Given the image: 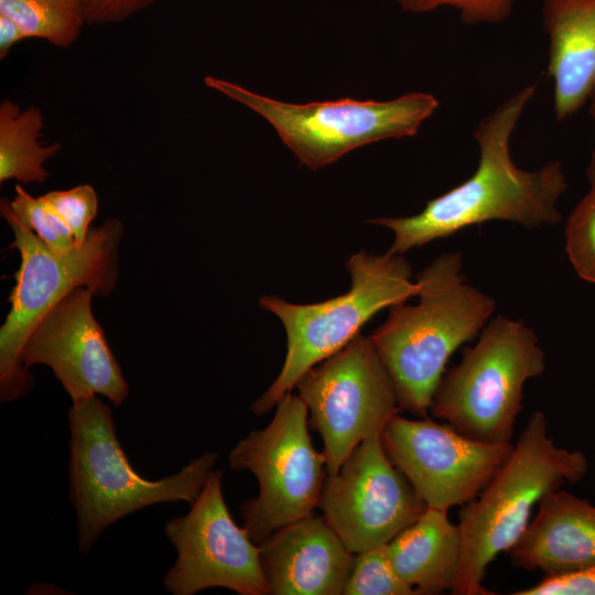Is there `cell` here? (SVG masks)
I'll return each instance as SVG.
<instances>
[{
    "mask_svg": "<svg viewBox=\"0 0 595 595\" xmlns=\"http://www.w3.org/2000/svg\"><path fill=\"white\" fill-rule=\"evenodd\" d=\"M565 248L578 277L595 283V191L592 188L567 219Z\"/></svg>",
    "mask_w": 595,
    "mask_h": 595,
    "instance_id": "22",
    "label": "cell"
},
{
    "mask_svg": "<svg viewBox=\"0 0 595 595\" xmlns=\"http://www.w3.org/2000/svg\"><path fill=\"white\" fill-rule=\"evenodd\" d=\"M548 75L558 121L574 116L595 89V0H542Z\"/></svg>",
    "mask_w": 595,
    "mask_h": 595,
    "instance_id": "17",
    "label": "cell"
},
{
    "mask_svg": "<svg viewBox=\"0 0 595 595\" xmlns=\"http://www.w3.org/2000/svg\"><path fill=\"white\" fill-rule=\"evenodd\" d=\"M545 370V354L522 322L494 318L443 375L430 413L484 443H512L523 386Z\"/></svg>",
    "mask_w": 595,
    "mask_h": 595,
    "instance_id": "7",
    "label": "cell"
},
{
    "mask_svg": "<svg viewBox=\"0 0 595 595\" xmlns=\"http://www.w3.org/2000/svg\"><path fill=\"white\" fill-rule=\"evenodd\" d=\"M10 204L15 215L52 250L66 252L77 246L73 232L61 218L21 185H15V196Z\"/></svg>",
    "mask_w": 595,
    "mask_h": 595,
    "instance_id": "23",
    "label": "cell"
},
{
    "mask_svg": "<svg viewBox=\"0 0 595 595\" xmlns=\"http://www.w3.org/2000/svg\"><path fill=\"white\" fill-rule=\"evenodd\" d=\"M0 212L14 236L9 248H15L21 257L8 299L11 309L0 328V400L9 402L33 388V376L23 366L21 354L40 320L77 286H86L97 296L113 290L123 226L118 218H108L89 229L82 245L56 252L15 215L9 199H1Z\"/></svg>",
    "mask_w": 595,
    "mask_h": 595,
    "instance_id": "5",
    "label": "cell"
},
{
    "mask_svg": "<svg viewBox=\"0 0 595 595\" xmlns=\"http://www.w3.org/2000/svg\"><path fill=\"white\" fill-rule=\"evenodd\" d=\"M318 507L354 554L389 543L428 508L388 457L381 434L364 440L326 477Z\"/></svg>",
    "mask_w": 595,
    "mask_h": 595,
    "instance_id": "13",
    "label": "cell"
},
{
    "mask_svg": "<svg viewBox=\"0 0 595 595\" xmlns=\"http://www.w3.org/2000/svg\"><path fill=\"white\" fill-rule=\"evenodd\" d=\"M387 552L397 574L418 594L454 589L462 537L447 511L428 507L416 521L387 543Z\"/></svg>",
    "mask_w": 595,
    "mask_h": 595,
    "instance_id": "18",
    "label": "cell"
},
{
    "mask_svg": "<svg viewBox=\"0 0 595 595\" xmlns=\"http://www.w3.org/2000/svg\"><path fill=\"white\" fill-rule=\"evenodd\" d=\"M275 407L271 422L239 441L228 458L231 469L251 472L259 484L258 496L239 508L242 527L257 545L312 515L327 477L325 455L309 434L304 401L290 391Z\"/></svg>",
    "mask_w": 595,
    "mask_h": 595,
    "instance_id": "9",
    "label": "cell"
},
{
    "mask_svg": "<svg viewBox=\"0 0 595 595\" xmlns=\"http://www.w3.org/2000/svg\"><path fill=\"white\" fill-rule=\"evenodd\" d=\"M221 470L213 469L190 511L169 519L164 533L177 558L163 577L172 595L225 587L239 595H268L260 547L232 520L221 489Z\"/></svg>",
    "mask_w": 595,
    "mask_h": 595,
    "instance_id": "11",
    "label": "cell"
},
{
    "mask_svg": "<svg viewBox=\"0 0 595 595\" xmlns=\"http://www.w3.org/2000/svg\"><path fill=\"white\" fill-rule=\"evenodd\" d=\"M383 448L430 508L448 511L472 501L495 477L513 443L473 440L428 416H392L381 432Z\"/></svg>",
    "mask_w": 595,
    "mask_h": 595,
    "instance_id": "12",
    "label": "cell"
},
{
    "mask_svg": "<svg viewBox=\"0 0 595 595\" xmlns=\"http://www.w3.org/2000/svg\"><path fill=\"white\" fill-rule=\"evenodd\" d=\"M259 547L271 595L344 594L355 554L324 516L291 522Z\"/></svg>",
    "mask_w": 595,
    "mask_h": 595,
    "instance_id": "15",
    "label": "cell"
},
{
    "mask_svg": "<svg viewBox=\"0 0 595 595\" xmlns=\"http://www.w3.org/2000/svg\"><path fill=\"white\" fill-rule=\"evenodd\" d=\"M416 282L419 303L391 305L387 320L369 337L401 410L425 418L450 357L484 327L495 301L463 282L458 252L441 255Z\"/></svg>",
    "mask_w": 595,
    "mask_h": 595,
    "instance_id": "2",
    "label": "cell"
},
{
    "mask_svg": "<svg viewBox=\"0 0 595 595\" xmlns=\"http://www.w3.org/2000/svg\"><path fill=\"white\" fill-rule=\"evenodd\" d=\"M29 39L10 18L0 14V58H4L15 43Z\"/></svg>",
    "mask_w": 595,
    "mask_h": 595,
    "instance_id": "28",
    "label": "cell"
},
{
    "mask_svg": "<svg viewBox=\"0 0 595 595\" xmlns=\"http://www.w3.org/2000/svg\"><path fill=\"white\" fill-rule=\"evenodd\" d=\"M536 85L520 89L486 118L474 131L479 147V162L474 174L428 202L416 215L372 218L369 224L393 231L388 252L408 250L448 237L472 225L506 220L526 228L561 220L558 201L567 184L559 162H548L539 170L516 166L510 155V139Z\"/></svg>",
    "mask_w": 595,
    "mask_h": 595,
    "instance_id": "1",
    "label": "cell"
},
{
    "mask_svg": "<svg viewBox=\"0 0 595 595\" xmlns=\"http://www.w3.org/2000/svg\"><path fill=\"white\" fill-rule=\"evenodd\" d=\"M512 566L555 574L595 566V506L566 490L543 497L505 553Z\"/></svg>",
    "mask_w": 595,
    "mask_h": 595,
    "instance_id": "16",
    "label": "cell"
},
{
    "mask_svg": "<svg viewBox=\"0 0 595 595\" xmlns=\"http://www.w3.org/2000/svg\"><path fill=\"white\" fill-rule=\"evenodd\" d=\"M405 12L425 13L450 7L465 24L500 23L512 13L516 0H396Z\"/></svg>",
    "mask_w": 595,
    "mask_h": 595,
    "instance_id": "25",
    "label": "cell"
},
{
    "mask_svg": "<svg viewBox=\"0 0 595 595\" xmlns=\"http://www.w3.org/2000/svg\"><path fill=\"white\" fill-rule=\"evenodd\" d=\"M44 119L41 109L24 110L8 99L0 105V183L15 178L22 183H44V163L61 150L60 143L43 145Z\"/></svg>",
    "mask_w": 595,
    "mask_h": 595,
    "instance_id": "19",
    "label": "cell"
},
{
    "mask_svg": "<svg viewBox=\"0 0 595 595\" xmlns=\"http://www.w3.org/2000/svg\"><path fill=\"white\" fill-rule=\"evenodd\" d=\"M94 293L77 286L60 300L28 337L21 361L48 366L72 401L95 394L120 407L129 386L91 312Z\"/></svg>",
    "mask_w": 595,
    "mask_h": 595,
    "instance_id": "14",
    "label": "cell"
},
{
    "mask_svg": "<svg viewBox=\"0 0 595 595\" xmlns=\"http://www.w3.org/2000/svg\"><path fill=\"white\" fill-rule=\"evenodd\" d=\"M587 470L585 454L558 446L548 434L545 414L534 411L506 463L458 512L462 559L451 594H494L483 583L489 564L517 542L543 497L581 482Z\"/></svg>",
    "mask_w": 595,
    "mask_h": 595,
    "instance_id": "3",
    "label": "cell"
},
{
    "mask_svg": "<svg viewBox=\"0 0 595 595\" xmlns=\"http://www.w3.org/2000/svg\"><path fill=\"white\" fill-rule=\"evenodd\" d=\"M588 113L593 119L594 128H595V89L591 94L588 98ZM587 178L591 184V188L595 191V149L592 153L591 161L587 167Z\"/></svg>",
    "mask_w": 595,
    "mask_h": 595,
    "instance_id": "29",
    "label": "cell"
},
{
    "mask_svg": "<svg viewBox=\"0 0 595 595\" xmlns=\"http://www.w3.org/2000/svg\"><path fill=\"white\" fill-rule=\"evenodd\" d=\"M204 82L261 115L300 164L312 170L372 142L412 137L439 107L437 99L425 93H410L388 101L340 98L288 104L225 79L206 76Z\"/></svg>",
    "mask_w": 595,
    "mask_h": 595,
    "instance_id": "8",
    "label": "cell"
},
{
    "mask_svg": "<svg viewBox=\"0 0 595 595\" xmlns=\"http://www.w3.org/2000/svg\"><path fill=\"white\" fill-rule=\"evenodd\" d=\"M295 387L310 426L322 437L327 476L401 411L386 366L370 337L360 334L306 371Z\"/></svg>",
    "mask_w": 595,
    "mask_h": 595,
    "instance_id": "10",
    "label": "cell"
},
{
    "mask_svg": "<svg viewBox=\"0 0 595 595\" xmlns=\"http://www.w3.org/2000/svg\"><path fill=\"white\" fill-rule=\"evenodd\" d=\"M350 289L329 300L296 304L279 296L263 295L260 306L273 313L286 334V354L275 380L252 403L263 415L292 391L312 367L339 351L379 311L418 295L419 284L411 281V266L402 257L386 252L360 251L346 262Z\"/></svg>",
    "mask_w": 595,
    "mask_h": 595,
    "instance_id": "6",
    "label": "cell"
},
{
    "mask_svg": "<svg viewBox=\"0 0 595 595\" xmlns=\"http://www.w3.org/2000/svg\"><path fill=\"white\" fill-rule=\"evenodd\" d=\"M39 198L69 228L76 244L82 245L98 209L94 187L83 184L66 191H52Z\"/></svg>",
    "mask_w": 595,
    "mask_h": 595,
    "instance_id": "24",
    "label": "cell"
},
{
    "mask_svg": "<svg viewBox=\"0 0 595 595\" xmlns=\"http://www.w3.org/2000/svg\"><path fill=\"white\" fill-rule=\"evenodd\" d=\"M156 0H85L87 24L121 22Z\"/></svg>",
    "mask_w": 595,
    "mask_h": 595,
    "instance_id": "27",
    "label": "cell"
},
{
    "mask_svg": "<svg viewBox=\"0 0 595 595\" xmlns=\"http://www.w3.org/2000/svg\"><path fill=\"white\" fill-rule=\"evenodd\" d=\"M0 14L14 21L28 37L66 48L87 24L85 0H0Z\"/></svg>",
    "mask_w": 595,
    "mask_h": 595,
    "instance_id": "20",
    "label": "cell"
},
{
    "mask_svg": "<svg viewBox=\"0 0 595 595\" xmlns=\"http://www.w3.org/2000/svg\"><path fill=\"white\" fill-rule=\"evenodd\" d=\"M512 595H595V566L570 572L544 574L537 584Z\"/></svg>",
    "mask_w": 595,
    "mask_h": 595,
    "instance_id": "26",
    "label": "cell"
},
{
    "mask_svg": "<svg viewBox=\"0 0 595 595\" xmlns=\"http://www.w3.org/2000/svg\"><path fill=\"white\" fill-rule=\"evenodd\" d=\"M344 594L414 595L418 593L397 574L390 562L387 544H385L355 554Z\"/></svg>",
    "mask_w": 595,
    "mask_h": 595,
    "instance_id": "21",
    "label": "cell"
},
{
    "mask_svg": "<svg viewBox=\"0 0 595 595\" xmlns=\"http://www.w3.org/2000/svg\"><path fill=\"white\" fill-rule=\"evenodd\" d=\"M68 426L71 500L84 554L108 526L134 511L163 502L192 504L219 457L217 452H205L178 473L151 480L130 464L116 435L111 409L96 396L73 402Z\"/></svg>",
    "mask_w": 595,
    "mask_h": 595,
    "instance_id": "4",
    "label": "cell"
}]
</instances>
